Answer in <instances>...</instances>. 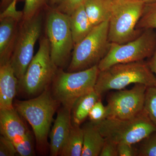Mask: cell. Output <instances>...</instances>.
<instances>
[{
	"instance_id": "ba28073f",
	"label": "cell",
	"mask_w": 156,
	"mask_h": 156,
	"mask_svg": "<svg viewBox=\"0 0 156 156\" xmlns=\"http://www.w3.org/2000/svg\"><path fill=\"white\" fill-rule=\"evenodd\" d=\"M156 45V33L153 29L143 31L136 38L123 44L111 43L108 52L100 62L99 71L119 63L144 61L152 56Z\"/></svg>"
},
{
	"instance_id": "6da1fadb",
	"label": "cell",
	"mask_w": 156,
	"mask_h": 156,
	"mask_svg": "<svg viewBox=\"0 0 156 156\" xmlns=\"http://www.w3.org/2000/svg\"><path fill=\"white\" fill-rule=\"evenodd\" d=\"M59 104L48 89L34 98L15 103L14 108L31 126L40 151L47 147L53 115Z\"/></svg>"
},
{
	"instance_id": "836d02e7",
	"label": "cell",
	"mask_w": 156,
	"mask_h": 156,
	"mask_svg": "<svg viewBox=\"0 0 156 156\" xmlns=\"http://www.w3.org/2000/svg\"><path fill=\"white\" fill-rule=\"evenodd\" d=\"M63 1V0H50V4L52 6L55 5H58Z\"/></svg>"
},
{
	"instance_id": "30bf717a",
	"label": "cell",
	"mask_w": 156,
	"mask_h": 156,
	"mask_svg": "<svg viewBox=\"0 0 156 156\" xmlns=\"http://www.w3.org/2000/svg\"><path fill=\"white\" fill-rule=\"evenodd\" d=\"M42 23L40 13L31 19L19 23L16 43L10 61L19 83L33 58L35 45L41 33Z\"/></svg>"
},
{
	"instance_id": "603a6c76",
	"label": "cell",
	"mask_w": 156,
	"mask_h": 156,
	"mask_svg": "<svg viewBox=\"0 0 156 156\" xmlns=\"http://www.w3.org/2000/svg\"><path fill=\"white\" fill-rule=\"evenodd\" d=\"M137 156H156V131L139 143Z\"/></svg>"
},
{
	"instance_id": "7402d4cb",
	"label": "cell",
	"mask_w": 156,
	"mask_h": 156,
	"mask_svg": "<svg viewBox=\"0 0 156 156\" xmlns=\"http://www.w3.org/2000/svg\"><path fill=\"white\" fill-rule=\"evenodd\" d=\"M144 111L156 126V86L147 87V88Z\"/></svg>"
},
{
	"instance_id": "1f68e13d",
	"label": "cell",
	"mask_w": 156,
	"mask_h": 156,
	"mask_svg": "<svg viewBox=\"0 0 156 156\" xmlns=\"http://www.w3.org/2000/svg\"><path fill=\"white\" fill-rule=\"evenodd\" d=\"M147 63L151 71L154 74L156 78V45L153 54L150 58Z\"/></svg>"
},
{
	"instance_id": "5b68a950",
	"label": "cell",
	"mask_w": 156,
	"mask_h": 156,
	"mask_svg": "<svg viewBox=\"0 0 156 156\" xmlns=\"http://www.w3.org/2000/svg\"><path fill=\"white\" fill-rule=\"evenodd\" d=\"M105 138L117 144H137L156 131V126L144 111L131 119L106 118L94 123Z\"/></svg>"
},
{
	"instance_id": "8fae6325",
	"label": "cell",
	"mask_w": 156,
	"mask_h": 156,
	"mask_svg": "<svg viewBox=\"0 0 156 156\" xmlns=\"http://www.w3.org/2000/svg\"><path fill=\"white\" fill-rule=\"evenodd\" d=\"M147 87L143 84H135L129 90L122 89L111 93L107 98L106 118L131 119L141 113L144 111Z\"/></svg>"
},
{
	"instance_id": "4fadbf2b",
	"label": "cell",
	"mask_w": 156,
	"mask_h": 156,
	"mask_svg": "<svg viewBox=\"0 0 156 156\" xmlns=\"http://www.w3.org/2000/svg\"><path fill=\"white\" fill-rule=\"evenodd\" d=\"M15 108L0 110V130L2 135L14 144L29 132Z\"/></svg>"
},
{
	"instance_id": "f546056e",
	"label": "cell",
	"mask_w": 156,
	"mask_h": 156,
	"mask_svg": "<svg viewBox=\"0 0 156 156\" xmlns=\"http://www.w3.org/2000/svg\"><path fill=\"white\" fill-rule=\"evenodd\" d=\"M99 156H118V144L105 139Z\"/></svg>"
},
{
	"instance_id": "4dcf8cb0",
	"label": "cell",
	"mask_w": 156,
	"mask_h": 156,
	"mask_svg": "<svg viewBox=\"0 0 156 156\" xmlns=\"http://www.w3.org/2000/svg\"><path fill=\"white\" fill-rule=\"evenodd\" d=\"M134 145L126 143L118 144V156H137L136 148Z\"/></svg>"
},
{
	"instance_id": "3957f363",
	"label": "cell",
	"mask_w": 156,
	"mask_h": 156,
	"mask_svg": "<svg viewBox=\"0 0 156 156\" xmlns=\"http://www.w3.org/2000/svg\"><path fill=\"white\" fill-rule=\"evenodd\" d=\"M98 66L80 71L66 72L58 68L52 83V95L59 104L72 109L80 98L94 90Z\"/></svg>"
},
{
	"instance_id": "44dd1931",
	"label": "cell",
	"mask_w": 156,
	"mask_h": 156,
	"mask_svg": "<svg viewBox=\"0 0 156 156\" xmlns=\"http://www.w3.org/2000/svg\"><path fill=\"white\" fill-rule=\"evenodd\" d=\"M136 28L142 31L156 29V2L145 4Z\"/></svg>"
},
{
	"instance_id": "e575fe53",
	"label": "cell",
	"mask_w": 156,
	"mask_h": 156,
	"mask_svg": "<svg viewBox=\"0 0 156 156\" xmlns=\"http://www.w3.org/2000/svg\"><path fill=\"white\" fill-rule=\"evenodd\" d=\"M137 1L143 2L145 4H150V3L156 2V0H137Z\"/></svg>"
},
{
	"instance_id": "7a4b0ae2",
	"label": "cell",
	"mask_w": 156,
	"mask_h": 156,
	"mask_svg": "<svg viewBox=\"0 0 156 156\" xmlns=\"http://www.w3.org/2000/svg\"><path fill=\"white\" fill-rule=\"evenodd\" d=\"M131 84L156 86V78L147 62L144 61L119 63L99 71L95 89L101 96L112 90H122Z\"/></svg>"
},
{
	"instance_id": "cb8c5ba5",
	"label": "cell",
	"mask_w": 156,
	"mask_h": 156,
	"mask_svg": "<svg viewBox=\"0 0 156 156\" xmlns=\"http://www.w3.org/2000/svg\"><path fill=\"white\" fill-rule=\"evenodd\" d=\"M17 153L21 156L35 155L33 137L29 132L19 142L14 144Z\"/></svg>"
},
{
	"instance_id": "7c38bea8",
	"label": "cell",
	"mask_w": 156,
	"mask_h": 156,
	"mask_svg": "<svg viewBox=\"0 0 156 156\" xmlns=\"http://www.w3.org/2000/svg\"><path fill=\"white\" fill-rule=\"evenodd\" d=\"M72 110L62 106L58 111L57 116L50 133V155H59L71 128Z\"/></svg>"
},
{
	"instance_id": "4316f807",
	"label": "cell",
	"mask_w": 156,
	"mask_h": 156,
	"mask_svg": "<svg viewBox=\"0 0 156 156\" xmlns=\"http://www.w3.org/2000/svg\"><path fill=\"white\" fill-rule=\"evenodd\" d=\"M87 0H63L57 6L56 9L67 15H70L79 7L83 5Z\"/></svg>"
},
{
	"instance_id": "e0dca14e",
	"label": "cell",
	"mask_w": 156,
	"mask_h": 156,
	"mask_svg": "<svg viewBox=\"0 0 156 156\" xmlns=\"http://www.w3.org/2000/svg\"><path fill=\"white\" fill-rule=\"evenodd\" d=\"M69 20L75 46L89 34L93 27L88 18L84 5L79 7L69 15Z\"/></svg>"
},
{
	"instance_id": "d4e9b609",
	"label": "cell",
	"mask_w": 156,
	"mask_h": 156,
	"mask_svg": "<svg viewBox=\"0 0 156 156\" xmlns=\"http://www.w3.org/2000/svg\"><path fill=\"white\" fill-rule=\"evenodd\" d=\"M46 0H25L23 11V19L26 20L31 19L40 13V9Z\"/></svg>"
},
{
	"instance_id": "277c9868",
	"label": "cell",
	"mask_w": 156,
	"mask_h": 156,
	"mask_svg": "<svg viewBox=\"0 0 156 156\" xmlns=\"http://www.w3.org/2000/svg\"><path fill=\"white\" fill-rule=\"evenodd\" d=\"M145 3L137 0H112L108 40L123 44L136 38L143 31L136 28Z\"/></svg>"
},
{
	"instance_id": "8992f818",
	"label": "cell",
	"mask_w": 156,
	"mask_h": 156,
	"mask_svg": "<svg viewBox=\"0 0 156 156\" xmlns=\"http://www.w3.org/2000/svg\"><path fill=\"white\" fill-rule=\"evenodd\" d=\"M108 20L96 26L86 37L75 45L67 72H74L97 65L108 52Z\"/></svg>"
},
{
	"instance_id": "ac0fdd59",
	"label": "cell",
	"mask_w": 156,
	"mask_h": 156,
	"mask_svg": "<svg viewBox=\"0 0 156 156\" xmlns=\"http://www.w3.org/2000/svg\"><path fill=\"white\" fill-rule=\"evenodd\" d=\"M112 2V0H87L84 3L85 11L93 27L109 19Z\"/></svg>"
},
{
	"instance_id": "9c48e42d",
	"label": "cell",
	"mask_w": 156,
	"mask_h": 156,
	"mask_svg": "<svg viewBox=\"0 0 156 156\" xmlns=\"http://www.w3.org/2000/svg\"><path fill=\"white\" fill-rule=\"evenodd\" d=\"M46 33L52 61L58 68L62 69L74 47L69 16L56 9L50 10L46 20Z\"/></svg>"
},
{
	"instance_id": "5bb4252c",
	"label": "cell",
	"mask_w": 156,
	"mask_h": 156,
	"mask_svg": "<svg viewBox=\"0 0 156 156\" xmlns=\"http://www.w3.org/2000/svg\"><path fill=\"white\" fill-rule=\"evenodd\" d=\"M18 85L19 80L10 62L0 66V110L14 108L13 101Z\"/></svg>"
},
{
	"instance_id": "2e32d148",
	"label": "cell",
	"mask_w": 156,
	"mask_h": 156,
	"mask_svg": "<svg viewBox=\"0 0 156 156\" xmlns=\"http://www.w3.org/2000/svg\"><path fill=\"white\" fill-rule=\"evenodd\" d=\"M83 145L81 156H98L105 141V138L92 122L86 123L83 127Z\"/></svg>"
},
{
	"instance_id": "f1b7e54d",
	"label": "cell",
	"mask_w": 156,
	"mask_h": 156,
	"mask_svg": "<svg viewBox=\"0 0 156 156\" xmlns=\"http://www.w3.org/2000/svg\"><path fill=\"white\" fill-rule=\"evenodd\" d=\"M14 144L3 136L0 137V156H14L17 154Z\"/></svg>"
},
{
	"instance_id": "83f0119b",
	"label": "cell",
	"mask_w": 156,
	"mask_h": 156,
	"mask_svg": "<svg viewBox=\"0 0 156 156\" xmlns=\"http://www.w3.org/2000/svg\"><path fill=\"white\" fill-rule=\"evenodd\" d=\"M17 0H13L12 2L0 14V19L10 17L17 20L19 23L21 22L23 19V12L17 11L16 9V3Z\"/></svg>"
},
{
	"instance_id": "ffe728a7",
	"label": "cell",
	"mask_w": 156,
	"mask_h": 156,
	"mask_svg": "<svg viewBox=\"0 0 156 156\" xmlns=\"http://www.w3.org/2000/svg\"><path fill=\"white\" fill-rule=\"evenodd\" d=\"M83 145V131L80 126L73 125L59 155L81 156Z\"/></svg>"
},
{
	"instance_id": "484cf974",
	"label": "cell",
	"mask_w": 156,
	"mask_h": 156,
	"mask_svg": "<svg viewBox=\"0 0 156 156\" xmlns=\"http://www.w3.org/2000/svg\"><path fill=\"white\" fill-rule=\"evenodd\" d=\"M106 106H104L101 99H99L91 109L88 117L91 122L97 123L106 118Z\"/></svg>"
},
{
	"instance_id": "d6986e66",
	"label": "cell",
	"mask_w": 156,
	"mask_h": 156,
	"mask_svg": "<svg viewBox=\"0 0 156 156\" xmlns=\"http://www.w3.org/2000/svg\"><path fill=\"white\" fill-rule=\"evenodd\" d=\"M101 96L94 89L76 101L72 109L73 125L80 126L88 117L89 112L95 103L101 99Z\"/></svg>"
},
{
	"instance_id": "d6a6232c",
	"label": "cell",
	"mask_w": 156,
	"mask_h": 156,
	"mask_svg": "<svg viewBox=\"0 0 156 156\" xmlns=\"http://www.w3.org/2000/svg\"><path fill=\"white\" fill-rule=\"evenodd\" d=\"M13 0H1V8L3 11L8 7Z\"/></svg>"
},
{
	"instance_id": "52a82bcc",
	"label": "cell",
	"mask_w": 156,
	"mask_h": 156,
	"mask_svg": "<svg viewBox=\"0 0 156 156\" xmlns=\"http://www.w3.org/2000/svg\"><path fill=\"white\" fill-rule=\"evenodd\" d=\"M58 69L51 58L48 38L47 36L42 37L37 52L19 85L29 95H40L52 83Z\"/></svg>"
},
{
	"instance_id": "9a60e30c",
	"label": "cell",
	"mask_w": 156,
	"mask_h": 156,
	"mask_svg": "<svg viewBox=\"0 0 156 156\" xmlns=\"http://www.w3.org/2000/svg\"><path fill=\"white\" fill-rule=\"evenodd\" d=\"M19 22L10 17L0 19V66L11 60L16 39Z\"/></svg>"
}]
</instances>
